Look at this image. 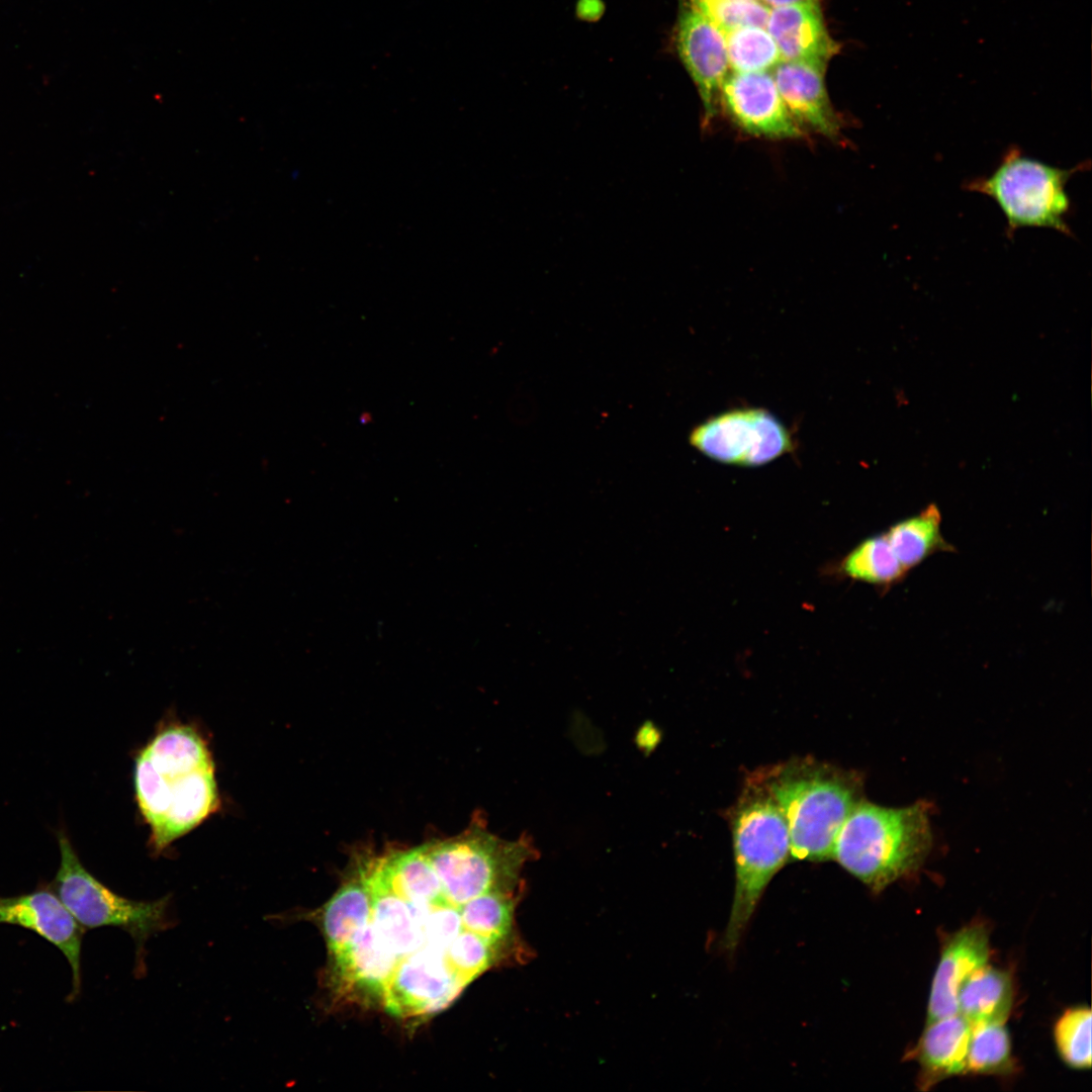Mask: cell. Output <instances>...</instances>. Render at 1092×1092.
<instances>
[{
	"label": "cell",
	"instance_id": "6da1fadb",
	"mask_svg": "<svg viewBox=\"0 0 1092 1092\" xmlns=\"http://www.w3.org/2000/svg\"><path fill=\"white\" fill-rule=\"evenodd\" d=\"M931 843L927 803L890 808L861 800L836 835L832 859L874 893H880L915 873Z\"/></svg>",
	"mask_w": 1092,
	"mask_h": 1092
},
{
	"label": "cell",
	"instance_id": "7a4b0ae2",
	"mask_svg": "<svg viewBox=\"0 0 1092 1092\" xmlns=\"http://www.w3.org/2000/svg\"><path fill=\"white\" fill-rule=\"evenodd\" d=\"M764 777L787 820L790 859H832L841 825L862 800L860 778L809 758L768 769Z\"/></svg>",
	"mask_w": 1092,
	"mask_h": 1092
},
{
	"label": "cell",
	"instance_id": "3957f363",
	"mask_svg": "<svg viewBox=\"0 0 1092 1092\" xmlns=\"http://www.w3.org/2000/svg\"><path fill=\"white\" fill-rule=\"evenodd\" d=\"M731 817L735 889L722 946L734 950L772 877L790 859L787 820L764 774L746 783Z\"/></svg>",
	"mask_w": 1092,
	"mask_h": 1092
},
{
	"label": "cell",
	"instance_id": "277c9868",
	"mask_svg": "<svg viewBox=\"0 0 1092 1092\" xmlns=\"http://www.w3.org/2000/svg\"><path fill=\"white\" fill-rule=\"evenodd\" d=\"M61 862L50 888L84 929L119 927L136 947L135 971L144 973L148 939L172 926L170 896L153 901L125 898L97 880L82 864L64 827L57 830Z\"/></svg>",
	"mask_w": 1092,
	"mask_h": 1092
},
{
	"label": "cell",
	"instance_id": "5b68a950",
	"mask_svg": "<svg viewBox=\"0 0 1092 1092\" xmlns=\"http://www.w3.org/2000/svg\"><path fill=\"white\" fill-rule=\"evenodd\" d=\"M1086 164L1062 169L1010 147L989 176L975 178L964 186L991 197L998 204L1006 218L1009 237L1022 228H1046L1072 237L1066 219L1071 209L1066 185Z\"/></svg>",
	"mask_w": 1092,
	"mask_h": 1092
},
{
	"label": "cell",
	"instance_id": "8992f818",
	"mask_svg": "<svg viewBox=\"0 0 1092 1092\" xmlns=\"http://www.w3.org/2000/svg\"><path fill=\"white\" fill-rule=\"evenodd\" d=\"M133 784L157 852L200 825L220 803L214 765L156 763L140 751Z\"/></svg>",
	"mask_w": 1092,
	"mask_h": 1092
},
{
	"label": "cell",
	"instance_id": "52a82bcc",
	"mask_svg": "<svg viewBox=\"0 0 1092 1092\" xmlns=\"http://www.w3.org/2000/svg\"><path fill=\"white\" fill-rule=\"evenodd\" d=\"M423 847L445 888L465 900L493 891H522V870L536 856L526 835L504 840L477 822L456 837Z\"/></svg>",
	"mask_w": 1092,
	"mask_h": 1092
},
{
	"label": "cell",
	"instance_id": "ba28073f",
	"mask_svg": "<svg viewBox=\"0 0 1092 1092\" xmlns=\"http://www.w3.org/2000/svg\"><path fill=\"white\" fill-rule=\"evenodd\" d=\"M690 444L709 458L726 464L759 466L794 447L784 424L762 408H736L698 425Z\"/></svg>",
	"mask_w": 1092,
	"mask_h": 1092
},
{
	"label": "cell",
	"instance_id": "9c48e42d",
	"mask_svg": "<svg viewBox=\"0 0 1092 1092\" xmlns=\"http://www.w3.org/2000/svg\"><path fill=\"white\" fill-rule=\"evenodd\" d=\"M720 99L731 120L758 138H802L803 129L787 109L770 72L728 74Z\"/></svg>",
	"mask_w": 1092,
	"mask_h": 1092
},
{
	"label": "cell",
	"instance_id": "30bf717a",
	"mask_svg": "<svg viewBox=\"0 0 1092 1092\" xmlns=\"http://www.w3.org/2000/svg\"><path fill=\"white\" fill-rule=\"evenodd\" d=\"M0 924H13L32 930L62 951L72 970L69 1000H75L81 992V952L85 929L50 886H41L17 896H0Z\"/></svg>",
	"mask_w": 1092,
	"mask_h": 1092
},
{
	"label": "cell",
	"instance_id": "8fae6325",
	"mask_svg": "<svg viewBox=\"0 0 1092 1092\" xmlns=\"http://www.w3.org/2000/svg\"><path fill=\"white\" fill-rule=\"evenodd\" d=\"M675 41L679 58L698 89L705 122H709L717 112L720 90L730 68L723 32L685 2L678 15Z\"/></svg>",
	"mask_w": 1092,
	"mask_h": 1092
},
{
	"label": "cell",
	"instance_id": "7c38bea8",
	"mask_svg": "<svg viewBox=\"0 0 1092 1092\" xmlns=\"http://www.w3.org/2000/svg\"><path fill=\"white\" fill-rule=\"evenodd\" d=\"M990 930L985 922H971L948 935L941 946L929 999L926 1022L959 1013L962 985L990 954Z\"/></svg>",
	"mask_w": 1092,
	"mask_h": 1092
},
{
	"label": "cell",
	"instance_id": "4fadbf2b",
	"mask_svg": "<svg viewBox=\"0 0 1092 1092\" xmlns=\"http://www.w3.org/2000/svg\"><path fill=\"white\" fill-rule=\"evenodd\" d=\"M825 70L804 62L781 61L770 73L797 124L834 140L841 127L825 86Z\"/></svg>",
	"mask_w": 1092,
	"mask_h": 1092
},
{
	"label": "cell",
	"instance_id": "5bb4252c",
	"mask_svg": "<svg viewBox=\"0 0 1092 1092\" xmlns=\"http://www.w3.org/2000/svg\"><path fill=\"white\" fill-rule=\"evenodd\" d=\"M765 28L782 61L826 68L840 49L827 30L818 1L770 8Z\"/></svg>",
	"mask_w": 1092,
	"mask_h": 1092
},
{
	"label": "cell",
	"instance_id": "9a60e30c",
	"mask_svg": "<svg viewBox=\"0 0 1092 1092\" xmlns=\"http://www.w3.org/2000/svg\"><path fill=\"white\" fill-rule=\"evenodd\" d=\"M972 1024L960 1013L926 1022L911 1058L919 1066L917 1085L929 1090L939 1082L966 1074Z\"/></svg>",
	"mask_w": 1092,
	"mask_h": 1092
},
{
	"label": "cell",
	"instance_id": "2e32d148",
	"mask_svg": "<svg viewBox=\"0 0 1092 1092\" xmlns=\"http://www.w3.org/2000/svg\"><path fill=\"white\" fill-rule=\"evenodd\" d=\"M1013 1000L1014 985L1010 972L986 964L962 985L958 1009L971 1024L1005 1023Z\"/></svg>",
	"mask_w": 1092,
	"mask_h": 1092
},
{
	"label": "cell",
	"instance_id": "e0dca14e",
	"mask_svg": "<svg viewBox=\"0 0 1092 1092\" xmlns=\"http://www.w3.org/2000/svg\"><path fill=\"white\" fill-rule=\"evenodd\" d=\"M885 535L907 572L937 552L953 551L942 536L941 514L933 504L892 525Z\"/></svg>",
	"mask_w": 1092,
	"mask_h": 1092
},
{
	"label": "cell",
	"instance_id": "ac0fdd59",
	"mask_svg": "<svg viewBox=\"0 0 1092 1092\" xmlns=\"http://www.w3.org/2000/svg\"><path fill=\"white\" fill-rule=\"evenodd\" d=\"M368 909L361 868L343 884L323 912V929L330 954L338 951L359 927Z\"/></svg>",
	"mask_w": 1092,
	"mask_h": 1092
},
{
	"label": "cell",
	"instance_id": "d6986e66",
	"mask_svg": "<svg viewBox=\"0 0 1092 1092\" xmlns=\"http://www.w3.org/2000/svg\"><path fill=\"white\" fill-rule=\"evenodd\" d=\"M1016 1069L1010 1034L1001 1022L972 1024L966 1074L1010 1075Z\"/></svg>",
	"mask_w": 1092,
	"mask_h": 1092
},
{
	"label": "cell",
	"instance_id": "ffe728a7",
	"mask_svg": "<svg viewBox=\"0 0 1092 1092\" xmlns=\"http://www.w3.org/2000/svg\"><path fill=\"white\" fill-rule=\"evenodd\" d=\"M842 569L849 577L890 587L907 575L894 553L885 533L860 542L842 562Z\"/></svg>",
	"mask_w": 1092,
	"mask_h": 1092
},
{
	"label": "cell",
	"instance_id": "44dd1931",
	"mask_svg": "<svg viewBox=\"0 0 1092 1092\" xmlns=\"http://www.w3.org/2000/svg\"><path fill=\"white\" fill-rule=\"evenodd\" d=\"M722 32L732 72H767L782 61L779 49L765 27L741 26Z\"/></svg>",
	"mask_w": 1092,
	"mask_h": 1092
},
{
	"label": "cell",
	"instance_id": "7402d4cb",
	"mask_svg": "<svg viewBox=\"0 0 1092 1092\" xmlns=\"http://www.w3.org/2000/svg\"><path fill=\"white\" fill-rule=\"evenodd\" d=\"M1091 1019L1090 1008L1078 1005L1065 1010L1054 1024L1057 1052L1070 1068L1085 1070L1091 1067Z\"/></svg>",
	"mask_w": 1092,
	"mask_h": 1092
},
{
	"label": "cell",
	"instance_id": "603a6c76",
	"mask_svg": "<svg viewBox=\"0 0 1092 1092\" xmlns=\"http://www.w3.org/2000/svg\"><path fill=\"white\" fill-rule=\"evenodd\" d=\"M721 31L741 27H766L770 7L760 0H686Z\"/></svg>",
	"mask_w": 1092,
	"mask_h": 1092
},
{
	"label": "cell",
	"instance_id": "cb8c5ba5",
	"mask_svg": "<svg viewBox=\"0 0 1092 1092\" xmlns=\"http://www.w3.org/2000/svg\"><path fill=\"white\" fill-rule=\"evenodd\" d=\"M603 6L599 0H582L578 5V12L584 18H593L600 15Z\"/></svg>",
	"mask_w": 1092,
	"mask_h": 1092
},
{
	"label": "cell",
	"instance_id": "d4e9b609",
	"mask_svg": "<svg viewBox=\"0 0 1092 1092\" xmlns=\"http://www.w3.org/2000/svg\"><path fill=\"white\" fill-rule=\"evenodd\" d=\"M770 8L786 6L801 2H817L818 0H760Z\"/></svg>",
	"mask_w": 1092,
	"mask_h": 1092
}]
</instances>
